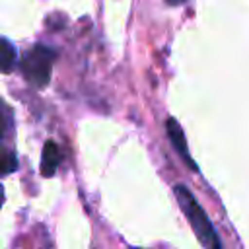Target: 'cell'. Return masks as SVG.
<instances>
[{
    "instance_id": "6da1fadb",
    "label": "cell",
    "mask_w": 249,
    "mask_h": 249,
    "mask_svg": "<svg viewBox=\"0 0 249 249\" xmlns=\"http://www.w3.org/2000/svg\"><path fill=\"white\" fill-rule=\"evenodd\" d=\"M173 193H175V198H177V202H179L185 218L189 220L195 235L198 237V241L206 249H224L218 231L214 230V226H212L208 214L204 212V208L196 202V198L191 193V189H187L185 185H175L173 187Z\"/></svg>"
},
{
    "instance_id": "7a4b0ae2",
    "label": "cell",
    "mask_w": 249,
    "mask_h": 249,
    "mask_svg": "<svg viewBox=\"0 0 249 249\" xmlns=\"http://www.w3.org/2000/svg\"><path fill=\"white\" fill-rule=\"evenodd\" d=\"M54 62V51L45 45H35L21 60V70L27 82L33 86H47L51 80V70Z\"/></svg>"
},
{
    "instance_id": "3957f363",
    "label": "cell",
    "mask_w": 249,
    "mask_h": 249,
    "mask_svg": "<svg viewBox=\"0 0 249 249\" xmlns=\"http://www.w3.org/2000/svg\"><path fill=\"white\" fill-rule=\"evenodd\" d=\"M165 128H167V138H169L171 146L175 148V152L183 158V161H185L193 171H198V167H196L195 160H193V158H191V154H189L187 140H185V134H183V128L179 126V123H177L173 117H169V119L165 121Z\"/></svg>"
},
{
    "instance_id": "277c9868",
    "label": "cell",
    "mask_w": 249,
    "mask_h": 249,
    "mask_svg": "<svg viewBox=\"0 0 249 249\" xmlns=\"http://www.w3.org/2000/svg\"><path fill=\"white\" fill-rule=\"evenodd\" d=\"M58 163H60V150L56 142L47 140L43 146V156H41V173L45 177H53L56 173Z\"/></svg>"
},
{
    "instance_id": "5b68a950",
    "label": "cell",
    "mask_w": 249,
    "mask_h": 249,
    "mask_svg": "<svg viewBox=\"0 0 249 249\" xmlns=\"http://www.w3.org/2000/svg\"><path fill=\"white\" fill-rule=\"evenodd\" d=\"M16 54H18L16 53V47L8 39L0 37V72L2 74L12 72V68L16 64V58H18Z\"/></svg>"
},
{
    "instance_id": "8992f818",
    "label": "cell",
    "mask_w": 249,
    "mask_h": 249,
    "mask_svg": "<svg viewBox=\"0 0 249 249\" xmlns=\"http://www.w3.org/2000/svg\"><path fill=\"white\" fill-rule=\"evenodd\" d=\"M16 167H18V163H16V156H14V152H10V150H2V148H0V175L12 173Z\"/></svg>"
},
{
    "instance_id": "52a82bcc",
    "label": "cell",
    "mask_w": 249,
    "mask_h": 249,
    "mask_svg": "<svg viewBox=\"0 0 249 249\" xmlns=\"http://www.w3.org/2000/svg\"><path fill=\"white\" fill-rule=\"evenodd\" d=\"M8 115H10V109H6L2 103H0V138L6 130V123H8Z\"/></svg>"
},
{
    "instance_id": "ba28073f",
    "label": "cell",
    "mask_w": 249,
    "mask_h": 249,
    "mask_svg": "<svg viewBox=\"0 0 249 249\" xmlns=\"http://www.w3.org/2000/svg\"><path fill=\"white\" fill-rule=\"evenodd\" d=\"M169 6H181V4H185L187 0H165Z\"/></svg>"
},
{
    "instance_id": "9c48e42d",
    "label": "cell",
    "mask_w": 249,
    "mask_h": 249,
    "mask_svg": "<svg viewBox=\"0 0 249 249\" xmlns=\"http://www.w3.org/2000/svg\"><path fill=\"white\" fill-rule=\"evenodd\" d=\"M2 202H4V189H2V185H0V206H2Z\"/></svg>"
}]
</instances>
